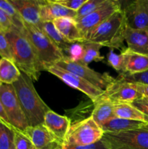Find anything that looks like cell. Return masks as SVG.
Masks as SVG:
<instances>
[{
	"instance_id": "obj_1",
	"label": "cell",
	"mask_w": 148,
	"mask_h": 149,
	"mask_svg": "<svg viewBox=\"0 0 148 149\" xmlns=\"http://www.w3.org/2000/svg\"><path fill=\"white\" fill-rule=\"evenodd\" d=\"M12 85L14 87L28 127L44 124L45 114L50 109L36 92L33 80L21 72L18 79Z\"/></svg>"
},
{
	"instance_id": "obj_2",
	"label": "cell",
	"mask_w": 148,
	"mask_h": 149,
	"mask_svg": "<svg viewBox=\"0 0 148 149\" xmlns=\"http://www.w3.org/2000/svg\"><path fill=\"white\" fill-rule=\"evenodd\" d=\"M11 47L13 63L21 72L37 81L41 73L36 52L33 45L24 33L12 28L4 32Z\"/></svg>"
},
{
	"instance_id": "obj_3",
	"label": "cell",
	"mask_w": 148,
	"mask_h": 149,
	"mask_svg": "<svg viewBox=\"0 0 148 149\" xmlns=\"http://www.w3.org/2000/svg\"><path fill=\"white\" fill-rule=\"evenodd\" d=\"M28 39L36 52L41 71H46L57 65L66 55L36 26L24 22L22 32Z\"/></svg>"
},
{
	"instance_id": "obj_4",
	"label": "cell",
	"mask_w": 148,
	"mask_h": 149,
	"mask_svg": "<svg viewBox=\"0 0 148 149\" xmlns=\"http://www.w3.org/2000/svg\"><path fill=\"white\" fill-rule=\"evenodd\" d=\"M126 28L124 13L121 9L100 25L86 42L100 44L111 49H120L123 46Z\"/></svg>"
},
{
	"instance_id": "obj_5",
	"label": "cell",
	"mask_w": 148,
	"mask_h": 149,
	"mask_svg": "<svg viewBox=\"0 0 148 149\" xmlns=\"http://www.w3.org/2000/svg\"><path fill=\"white\" fill-rule=\"evenodd\" d=\"M104 132L91 116L71 125L62 148L84 146L101 141Z\"/></svg>"
},
{
	"instance_id": "obj_6",
	"label": "cell",
	"mask_w": 148,
	"mask_h": 149,
	"mask_svg": "<svg viewBox=\"0 0 148 149\" xmlns=\"http://www.w3.org/2000/svg\"><path fill=\"white\" fill-rule=\"evenodd\" d=\"M102 141L108 149H148V131L136 129L105 132Z\"/></svg>"
},
{
	"instance_id": "obj_7",
	"label": "cell",
	"mask_w": 148,
	"mask_h": 149,
	"mask_svg": "<svg viewBox=\"0 0 148 149\" xmlns=\"http://www.w3.org/2000/svg\"><path fill=\"white\" fill-rule=\"evenodd\" d=\"M0 100L10 125L21 132L26 130L28 125L12 84H2L0 87Z\"/></svg>"
},
{
	"instance_id": "obj_8",
	"label": "cell",
	"mask_w": 148,
	"mask_h": 149,
	"mask_svg": "<svg viewBox=\"0 0 148 149\" xmlns=\"http://www.w3.org/2000/svg\"><path fill=\"white\" fill-rule=\"evenodd\" d=\"M121 9V4L119 1L105 0L104 2L94 12L79 20H75L77 27L84 36L85 42L100 25Z\"/></svg>"
},
{
	"instance_id": "obj_9",
	"label": "cell",
	"mask_w": 148,
	"mask_h": 149,
	"mask_svg": "<svg viewBox=\"0 0 148 149\" xmlns=\"http://www.w3.org/2000/svg\"><path fill=\"white\" fill-rule=\"evenodd\" d=\"M56 65L69 72L76 74L94 87L103 91H104L112 83L115 81V79L111 77L108 73L102 74L97 72L90 68L88 65L81 64V63L77 61H71L67 56L59 61Z\"/></svg>"
},
{
	"instance_id": "obj_10",
	"label": "cell",
	"mask_w": 148,
	"mask_h": 149,
	"mask_svg": "<svg viewBox=\"0 0 148 149\" xmlns=\"http://www.w3.org/2000/svg\"><path fill=\"white\" fill-rule=\"evenodd\" d=\"M46 71L59 78L69 87L76 89L85 94L92 103H94L104 93L103 90L94 87L76 74L69 72L56 65L48 68Z\"/></svg>"
},
{
	"instance_id": "obj_11",
	"label": "cell",
	"mask_w": 148,
	"mask_h": 149,
	"mask_svg": "<svg viewBox=\"0 0 148 149\" xmlns=\"http://www.w3.org/2000/svg\"><path fill=\"white\" fill-rule=\"evenodd\" d=\"M100 97L107 99L113 104H118L132 103L142 97L131 83L115 79Z\"/></svg>"
},
{
	"instance_id": "obj_12",
	"label": "cell",
	"mask_w": 148,
	"mask_h": 149,
	"mask_svg": "<svg viewBox=\"0 0 148 149\" xmlns=\"http://www.w3.org/2000/svg\"><path fill=\"white\" fill-rule=\"evenodd\" d=\"M127 27L148 29V0H135L123 9Z\"/></svg>"
},
{
	"instance_id": "obj_13",
	"label": "cell",
	"mask_w": 148,
	"mask_h": 149,
	"mask_svg": "<svg viewBox=\"0 0 148 149\" xmlns=\"http://www.w3.org/2000/svg\"><path fill=\"white\" fill-rule=\"evenodd\" d=\"M23 132L30 140L36 149L62 148V143L49 132L44 124L28 127Z\"/></svg>"
},
{
	"instance_id": "obj_14",
	"label": "cell",
	"mask_w": 148,
	"mask_h": 149,
	"mask_svg": "<svg viewBox=\"0 0 148 149\" xmlns=\"http://www.w3.org/2000/svg\"><path fill=\"white\" fill-rule=\"evenodd\" d=\"M44 125L62 145H63L71 126V119L66 116L58 114L50 109L45 114Z\"/></svg>"
},
{
	"instance_id": "obj_15",
	"label": "cell",
	"mask_w": 148,
	"mask_h": 149,
	"mask_svg": "<svg viewBox=\"0 0 148 149\" xmlns=\"http://www.w3.org/2000/svg\"><path fill=\"white\" fill-rule=\"evenodd\" d=\"M42 0H10L15 7L23 21L38 26L41 23L40 7Z\"/></svg>"
},
{
	"instance_id": "obj_16",
	"label": "cell",
	"mask_w": 148,
	"mask_h": 149,
	"mask_svg": "<svg viewBox=\"0 0 148 149\" xmlns=\"http://www.w3.org/2000/svg\"><path fill=\"white\" fill-rule=\"evenodd\" d=\"M120 54L123 57L122 74H136L148 70V55L133 52L128 48H125Z\"/></svg>"
},
{
	"instance_id": "obj_17",
	"label": "cell",
	"mask_w": 148,
	"mask_h": 149,
	"mask_svg": "<svg viewBox=\"0 0 148 149\" xmlns=\"http://www.w3.org/2000/svg\"><path fill=\"white\" fill-rule=\"evenodd\" d=\"M76 12L69 10L55 2L54 0H42L40 7L41 23L52 22L61 17L75 18Z\"/></svg>"
},
{
	"instance_id": "obj_18",
	"label": "cell",
	"mask_w": 148,
	"mask_h": 149,
	"mask_svg": "<svg viewBox=\"0 0 148 149\" xmlns=\"http://www.w3.org/2000/svg\"><path fill=\"white\" fill-rule=\"evenodd\" d=\"M125 41L128 49L133 52L148 55V29H133L127 27Z\"/></svg>"
},
{
	"instance_id": "obj_19",
	"label": "cell",
	"mask_w": 148,
	"mask_h": 149,
	"mask_svg": "<svg viewBox=\"0 0 148 149\" xmlns=\"http://www.w3.org/2000/svg\"><path fill=\"white\" fill-rule=\"evenodd\" d=\"M57 30L70 43H82L85 42L84 36L77 27L75 20L71 17H61L52 21Z\"/></svg>"
},
{
	"instance_id": "obj_20",
	"label": "cell",
	"mask_w": 148,
	"mask_h": 149,
	"mask_svg": "<svg viewBox=\"0 0 148 149\" xmlns=\"http://www.w3.org/2000/svg\"><path fill=\"white\" fill-rule=\"evenodd\" d=\"M93 104L94 108L90 116L100 127L112 118L115 117L114 115V104L107 99L100 97Z\"/></svg>"
},
{
	"instance_id": "obj_21",
	"label": "cell",
	"mask_w": 148,
	"mask_h": 149,
	"mask_svg": "<svg viewBox=\"0 0 148 149\" xmlns=\"http://www.w3.org/2000/svg\"><path fill=\"white\" fill-rule=\"evenodd\" d=\"M144 122L129 120L121 118L113 117L100 126L104 133L105 132H120L132 130L141 129Z\"/></svg>"
},
{
	"instance_id": "obj_22",
	"label": "cell",
	"mask_w": 148,
	"mask_h": 149,
	"mask_svg": "<svg viewBox=\"0 0 148 149\" xmlns=\"http://www.w3.org/2000/svg\"><path fill=\"white\" fill-rule=\"evenodd\" d=\"M114 115L118 118L148 123V116L144 114L131 103L114 104Z\"/></svg>"
},
{
	"instance_id": "obj_23",
	"label": "cell",
	"mask_w": 148,
	"mask_h": 149,
	"mask_svg": "<svg viewBox=\"0 0 148 149\" xmlns=\"http://www.w3.org/2000/svg\"><path fill=\"white\" fill-rule=\"evenodd\" d=\"M36 26L41 30L62 52H68V49L72 43H70L62 36V35L57 30L52 22L40 23Z\"/></svg>"
},
{
	"instance_id": "obj_24",
	"label": "cell",
	"mask_w": 148,
	"mask_h": 149,
	"mask_svg": "<svg viewBox=\"0 0 148 149\" xmlns=\"http://www.w3.org/2000/svg\"><path fill=\"white\" fill-rule=\"evenodd\" d=\"M21 71L11 61L1 58L0 61V81L2 84H12L20 77Z\"/></svg>"
},
{
	"instance_id": "obj_25",
	"label": "cell",
	"mask_w": 148,
	"mask_h": 149,
	"mask_svg": "<svg viewBox=\"0 0 148 149\" xmlns=\"http://www.w3.org/2000/svg\"><path fill=\"white\" fill-rule=\"evenodd\" d=\"M81 45L84 49V55L82 58L77 62L88 65L92 61H101L104 60V57L100 54V49L102 47L101 45L90 42H82Z\"/></svg>"
},
{
	"instance_id": "obj_26",
	"label": "cell",
	"mask_w": 148,
	"mask_h": 149,
	"mask_svg": "<svg viewBox=\"0 0 148 149\" xmlns=\"http://www.w3.org/2000/svg\"><path fill=\"white\" fill-rule=\"evenodd\" d=\"M0 149L15 148V128L0 119Z\"/></svg>"
},
{
	"instance_id": "obj_27",
	"label": "cell",
	"mask_w": 148,
	"mask_h": 149,
	"mask_svg": "<svg viewBox=\"0 0 148 149\" xmlns=\"http://www.w3.org/2000/svg\"><path fill=\"white\" fill-rule=\"evenodd\" d=\"M0 8L8 15L14 27L22 33L24 30V21L15 7L10 2V1L0 0Z\"/></svg>"
},
{
	"instance_id": "obj_28",
	"label": "cell",
	"mask_w": 148,
	"mask_h": 149,
	"mask_svg": "<svg viewBox=\"0 0 148 149\" xmlns=\"http://www.w3.org/2000/svg\"><path fill=\"white\" fill-rule=\"evenodd\" d=\"M104 1L105 0H86V1L81 6V8L76 11V15L74 20H78L89 15L90 13L97 10L100 6H101Z\"/></svg>"
},
{
	"instance_id": "obj_29",
	"label": "cell",
	"mask_w": 148,
	"mask_h": 149,
	"mask_svg": "<svg viewBox=\"0 0 148 149\" xmlns=\"http://www.w3.org/2000/svg\"><path fill=\"white\" fill-rule=\"evenodd\" d=\"M117 79L129 83H138L148 85V70L142 73L136 74H120Z\"/></svg>"
},
{
	"instance_id": "obj_30",
	"label": "cell",
	"mask_w": 148,
	"mask_h": 149,
	"mask_svg": "<svg viewBox=\"0 0 148 149\" xmlns=\"http://www.w3.org/2000/svg\"><path fill=\"white\" fill-rule=\"evenodd\" d=\"M15 148L36 149L30 140L21 131L15 128Z\"/></svg>"
},
{
	"instance_id": "obj_31",
	"label": "cell",
	"mask_w": 148,
	"mask_h": 149,
	"mask_svg": "<svg viewBox=\"0 0 148 149\" xmlns=\"http://www.w3.org/2000/svg\"><path fill=\"white\" fill-rule=\"evenodd\" d=\"M0 57L13 62L11 47L4 31H0Z\"/></svg>"
},
{
	"instance_id": "obj_32",
	"label": "cell",
	"mask_w": 148,
	"mask_h": 149,
	"mask_svg": "<svg viewBox=\"0 0 148 149\" xmlns=\"http://www.w3.org/2000/svg\"><path fill=\"white\" fill-rule=\"evenodd\" d=\"M107 62L110 66L113 67L117 71L123 72V57L121 54L118 55L115 53L113 49H111L107 55Z\"/></svg>"
},
{
	"instance_id": "obj_33",
	"label": "cell",
	"mask_w": 148,
	"mask_h": 149,
	"mask_svg": "<svg viewBox=\"0 0 148 149\" xmlns=\"http://www.w3.org/2000/svg\"><path fill=\"white\" fill-rule=\"evenodd\" d=\"M66 55L71 61H79L84 55V49L81 43L71 44Z\"/></svg>"
},
{
	"instance_id": "obj_34",
	"label": "cell",
	"mask_w": 148,
	"mask_h": 149,
	"mask_svg": "<svg viewBox=\"0 0 148 149\" xmlns=\"http://www.w3.org/2000/svg\"><path fill=\"white\" fill-rule=\"evenodd\" d=\"M54 1L69 10L76 12L81 8V6L86 1V0H54Z\"/></svg>"
},
{
	"instance_id": "obj_35",
	"label": "cell",
	"mask_w": 148,
	"mask_h": 149,
	"mask_svg": "<svg viewBox=\"0 0 148 149\" xmlns=\"http://www.w3.org/2000/svg\"><path fill=\"white\" fill-rule=\"evenodd\" d=\"M0 26L4 32L8 31L10 29L14 28L10 17L1 8H0Z\"/></svg>"
},
{
	"instance_id": "obj_36",
	"label": "cell",
	"mask_w": 148,
	"mask_h": 149,
	"mask_svg": "<svg viewBox=\"0 0 148 149\" xmlns=\"http://www.w3.org/2000/svg\"><path fill=\"white\" fill-rule=\"evenodd\" d=\"M131 104L134 106L136 109H139L141 112H142L144 114L148 116V100L147 99L142 97L138 100H135Z\"/></svg>"
},
{
	"instance_id": "obj_37",
	"label": "cell",
	"mask_w": 148,
	"mask_h": 149,
	"mask_svg": "<svg viewBox=\"0 0 148 149\" xmlns=\"http://www.w3.org/2000/svg\"><path fill=\"white\" fill-rule=\"evenodd\" d=\"M61 149H108L105 144L103 143V141H100L98 142L95 143L94 144H91L89 146H73L68 147V148H64Z\"/></svg>"
},
{
	"instance_id": "obj_38",
	"label": "cell",
	"mask_w": 148,
	"mask_h": 149,
	"mask_svg": "<svg viewBox=\"0 0 148 149\" xmlns=\"http://www.w3.org/2000/svg\"><path fill=\"white\" fill-rule=\"evenodd\" d=\"M133 87L138 91V93L142 95V97H148V85L138 83H131Z\"/></svg>"
},
{
	"instance_id": "obj_39",
	"label": "cell",
	"mask_w": 148,
	"mask_h": 149,
	"mask_svg": "<svg viewBox=\"0 0 148 149\" xmlns=\"http://www.w3.org/2000/svg\"><path fill=\"white\" fill-rule=\"evenodd\" d=\"M0 119H1V120L4 121V122L10 124L9 123L8 119H7V115H6L5 111H4V107H3V105L2 103H1V100H0Z\"/></svg>"
},
{
	"instance_id": "obj_40",
	"label": "cell",
	"mask_w": 148,
	"mask_h": 149,
	"mask_svg": "<svg viewBox=\"0 0 148 149\" xmlns=\"http://www.w3.org/2000/svg\"><path fill=\"white\" fill-rule=\"evenodd\" d=\"M141 129H143V130H145L148 131V123L144 124L143 126L142 127V128H141Z\"/></svg>"
},
{
	"instance_id": "obj_41",
	"label": "cell",
	"mask_w": 148,
	"mask_h": 149,
	"mask_svg": "<svg viewBox=\"0 0 148 149\" xmlns=\"http://www.w3.org/2000/svg\"><path fill=\"white\" fill-rule=\"evenodd\" d=\"M0 31H3V30H2V29H1V26H0Z\"/></svg>"
},
{
	"instance_id": "obj_42",
	"label": "cell",
	"mask_w": 148,
	"mask_h": 149,
	"mask_svg": "<svg viewBox=\"0 0 148 149\" xmlns=\"http://www.w3.org/2000/svg\"><path fill=\"white\" fill-rule=\"evenodd\" d=\"M1 85H2V82H1V81H0V87H1Z\"/></svg>"
},
{
	"instance_id": "obj_43",
	"label": "cell",
	"mask_w": 148,
	"mask_h": 149,
	"mask_svg": "<svg viewBox=\"0 0 148 149\" xmlns=\"http://www.w3.org/2000/svg\"><path fill=\"white\" fill-rule=\"evenodd\" d=\"M145 97V99H147V100H148V97Z\"/></svg>"
},
{
	"instance_id": "obj_44",
	"label": "cell",
	"mask_w": 148,
	"mask_h": 149,
	"mask_svg": "<svg viewBox=\"0 0 148 149\" xmlns=\"http://www.w3.org/2000/svg\"><path fill=\"white\" fill-rule=\"evenodd\" d=\"M1 58H0V61H1Z\"/></svg>"
}]
</instances>
